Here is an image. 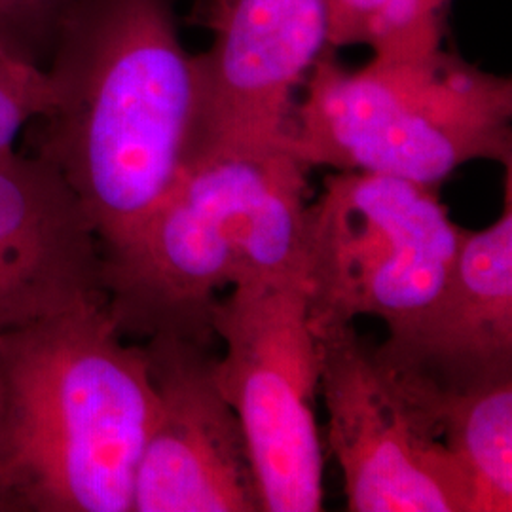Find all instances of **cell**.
Listing matches in <instances>:
<instances>
[{"label":"cell","instance_id":"1","mask_svg":"<svg viewBox=\"0 0 512 512\" xmlns=\"http://www.w3.org/2000/svg\"><path fill=\"white\" fill-rule=\"evenodd\" d=\"M50 109L29 147L82 203L103 255L120 249L190 158L200 78L171 0H71L44 63Z\"/></svg>","mask_w":512,"mask_h":512},{"label":"cell","instance_id":"2","mask_svg":"<svg viewBox=\"0 0 512 512\" xmlns=\"http://www.w3.org/2000/svg\"><path fill=\"white\" fill-rule=\"evenodd\" d=\"M154 414L145 349L105 304L0 332V478L14 512H133Z\"/></svg>","mask_w":512,"mask_h":512},{"label":"cell","instance_id":"3","mask_svg":"<svg viewBox=\"0 0 512 512\" xmlns=\"http://www.w3.org/2000/svg\"><path fill=\"white\" fill-rule=\"evenodd\" d=\"M308 173L287 148L190 160L139 230L103 255L105 306L118 330L211 342L222 289L302 274Z\"/></svg>","mask_w":512,"mask_h":512},{"label":"cell","instance_id":"4","mask_svg":"<svg viewBox=\"0 0 512 512\" xmlns=\"http://www.w3.org/2000/svg\"><path fill=\"white\" fill-rule=\"evenodd\" d=\"M296 103L287 148L308 167L439 186L461 165L512 167V80L442 46L374 55L344 69L319 59Z\"/></svg>","mask_w":512,"mask_h":512},{"label":"cell","instance_id":"5","mask_svg":"<svg viewBox=\"0 0 512 512\" xmlns=\"http://www.w3.org/2000/svg\"><path fill=\"white\" fill-rule=\"evenodd\" d=\"M461 236L439 186L330 173L304 217L302 279L311 329L374 315L387 325V342L410 336L437 306Z\"/></svg>","mask_w":512,"mask_h":512},{"label":"cell","instance_id":"6","mask_svg":"<svg viewBox=\"0 0 512 512\" xmlns=\"http://www.w3.org/2000/svg\"><path fill=\"white\" fill-rule=\"evenodd\" d=\"M211 329L224 344L215 376L247 440L260 511H321L319 346L302 274L232 287L215 302Z\"/></svg>","mask_w":512,"mask_h":512},{"label":"cell","instance_id":"7","mask_svg":"<svg viewBox=\"0 0 512 512\" xmlns=\"http://www.w3.org/2000/svg\"><path fill=\"white\" fill-rule=\"evenodd\" d=\"M313 332L348 511L473 512L469 480L435 423L353 325Z\"/></svg>","mask_w":512,"mask_h":512},{"label":"cell","instance_id":"8","mask_svg":"<svg viewBox=\"0 0 512 512\" xmlns=\"http://www.w3.org/2000/svg\"><path fill=\"white\" fill-rule=\"evenodd\" d=\"M190 23L213 42L196 55L200 103L188 162L287 148L296 92L332 50L329 2L194 0Z\"/></svg>","mask_w":512,"mask_h":512},{"label":"cell","instance_id":"9","mask_svg":"<svg viewBox=\"0 0 512 512\" xmlns=\"http://www.w3.org/2000/svg\"><path fill=\"white\" fill-rule=\"evenodd\" d=\"M156 414L135 476L133 512H262L238 414L224 399L211 342L143 340Z\"/></svg>","mask_w":512,"mask_h":512},{"label":"cell","instance_id":"10","mask_svg":"<svg viewBox=\"0 0 512 512\" xmlns=\"http://www.w3.org/2000/svg\"><path fill=\"white\" fill-rule=\"evenodd\" d=\"M0 300L14 329L105 304L103 251L82 203L54 165L0 150Z\"/></svg>","mask_w":512,"mask_h":512},{"label":"cell","instance_id":"11","mask_svg":"<svg viewBox=\"0 0 512 512\" xmlns=\"http://www.w3.org/2000/svg\"><path fill=\"white\" fill-rule=\"evenodd\" d=\"M512 169L492 226L463 230L437 306L418 329L374 348L395 374L435 391L512 376Z\"/></svg>","mask_w":512,"mask_h":512},{"label":"cell","instance_id":"12","mask_svg":"<svg viewBox=\"0 0 512 512\" xmlns=\"http://www.w3.org/2000/svg\"><path fill=\"white\" fill-rule=\"evenodd\" d=\"M395 376L433 420L467 476L473 512H511L512 376L463 391H435Z\"/></svg>","mask_w":512,"mask_h":512},{"label":"cell","instance_id":"13","mask_svg":"<svg viewBox=\"0 0 512 512\" xmlns=\"http://www.w3.org/2000/svg\"><path fill=\"white\" fill-rule=\"evenodd\" d=\"M330 48L368 46L374 55L440 48L452 0H327Z\"/></svg>","mask_w":512,"mask_h":512},{"label":"cell","instance_id":"14","mask_svg":"<svg viewBox=\"0 0 512 512\" xmlns=\"http://www.w3.org/2000/svg\"><path fill=\"white\" fill-rule=\"evenodd\" d=\"M52 88L44 65L0 40V150L16 147L21 131L50 109Z\"/></svg>","mask_w":512,"mask_h":512},{"label":"cell","instance_id":"15","mask_svg":"<svg viewBox=\"0 0 512 512\" xmlns=\"http://www.w3.org/2000/svg\"><path fill=\"white\" fill-rule=\"evenodd\" d=\"M71 0H0V40L44 65Z\"/></svg>","mask_w":512,"mask_h":512},{"label":"cell","instance_id":"16","mask_svg":"<svg viewBox=\"0 0 512 512\" xmlns=\"http://www.w3.org/2000/svg\"><path fill=\"white\" fill-rule=\"evenodd\" d=\"M8 329H14V321H12L10 313H8V310H6L4 302L0 300V332H2V330Z\"/></svg>","mask_w":512,"mask_h":512},{"label":"cell","instance_id":"17","mask_svg":"<svg viewBox=\"0 0 512 512\" xmlns=\"http://www.w3.org/2000/svg\"><path fill=\"white\" fill-rule=\"evenodd\" d=\"M0 512H14V505L10 501V497L4 490V484H2V478H0Z\"/></svg>","mask_w":512,"mask_h":512}]
</instances>
